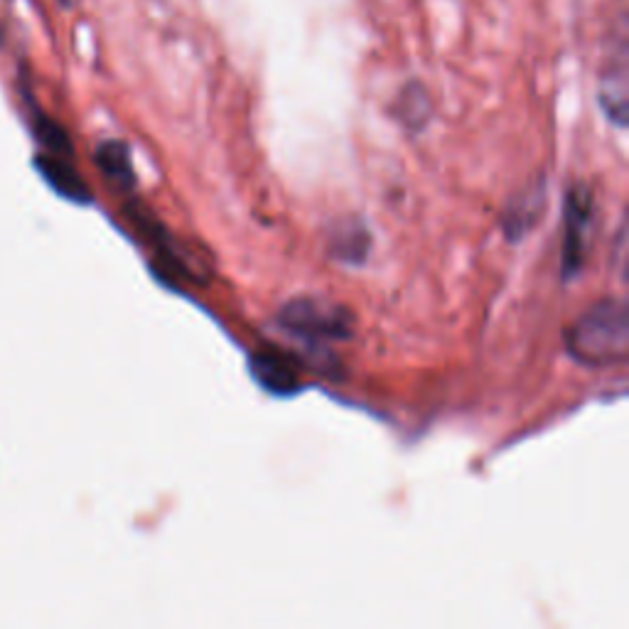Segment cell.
Listing matches in <instances>:
<instances>
[{
  "label": "cell",
  "instance_id": "cell-1",
  "mask_svg": "<svg viewBox=\"0 0 629 629\" xmlns=\"http://www.w3.org/2000/svg\"><path fill=\"white\" fill-rule=\"evenodd\" d=\"M568 354L586 366H615L629 352V313L625 301H600L580 315L566 335Z\"/></svg>",
  "mask_w": 629,
  "mask_h": 629
},
{
  "label": "cell",
  "instance_id": "cell-2",
  "mask_svg": "<svg viewBox=\"0 0 629 629\" xmlns=\"http://www.w3.org/2000/svg\"><path fill=\"white\" fill-rule=\"evenodd\" d=\"M278 327L286 330L291 337H298L311 344L335 342L347 340L352 335V315L335 303L317 298H295L281 307Z\"/></svg>",
  "mask_w": 629,
  "mask_h": 629
},
{
  "label": "cell",
  "instance_id": "cell-3",
  "mask_svg": "<svg viewBox=\"0 0 629 629\" xmlns=\"http://www.w3.org/2000/svg\"><path fill=\"white\" fill-rule=\"evenodd\" d=\"M592 227V195L586 185H576L566 195V239H563V278H576L583 268Z\"/></svg>",
  "mask_w": 629,
  "mask_h": 629
},
{
  "label": "cell",
  "instance_id": "cell-4",
  "mask_svg": "<svg viewBox=\"0 0 629 629\" xmlns=\"http://www.w3.org/2000/svg\"><path fill=\"white\" fill-rule=\"evenodd\" d=\"M598 101L605 116H608V121H612L617 128L627 126V50H620L617 62L605 67L600 77Z\"/></svg>",
  "mask_w": 629,
  "mask_h": 629
},
{
  "label": "cell",
  "instance_id": "cell-5",
  "mask_svg": "<svg viewBox=\"0 0 629 629\" xmlns=\"http://www.w3.org/2000/svg\"><path fill=\"white\" fill-rule=\"evenodd\" d=\"M252 370L256 382L273 391V394H291V391L298 386V374H295L293 366L283 357H278V354H254Z\"/></svg>",
  "mask_w": 629,
  "mask_h": 629
},
{
  "label": "cell",
  "instance_id": "cell-6",
  "mask_svg": "<svg viewBox=\"0 0 629 629\" xmlns=\"http://www.w3.org/2000/svg\"><path fill=\"white\" fill-rule=\"evenodd\" d=\"M370 232H366L360 222H347L332 232L330 236V252L332 258L342 261V264L357 266L370 254Z\"/></svg>",
  "mask_w": 629,
  "mask_h": 629
},
{
  "label": "cell",
  "instance_id": "cell-7",
  "mask_svg": "<svg viewBox=\"0 0 629 629\" xmlns=\"http://www.w3.org/2000/svg\"><path fill=\"white\" fill-rule=\"evenodd\" d=\"M543 183H539L533 189H529L527 195L517 197L512 205H509V212L504 215V229L509 234V239H521L533 224L541 219L543 212Z\"/></svg>",
  "mask_w": 629,
  "mask_h": 629
},
{
  "label": "cell",
  "instance_id": "cell-8",
  "mask_svg": "<svg viewBox=\"0 0 629 629\" xmlns=\"http://www.w3.org/2000/svg\"><path fill=\"white\" fill-rule=\"evenodd\" d=\"M431 114L433 104L425 87H421L419 81H411L409 87H403L396 99V118L403 126L413 130V134H419V130L429 126Z\"/></svg>",
  "mask_w": 629,
  "mask_h": 629
},
{
  "label": "cell",
  "instance_id": "cell-9",
  "mask_svg": "<svg viewBox=\"0 0 629 629\" xmlns=\"http://www.w3.org/2000/svg\"><path fill=\"white\" fill-rule=\"evenodd\" d=\"M97 165L101 168V173L106 175V180H111L118 189H128L136 187V177H134V168H130V156L128 148L118 140H109V144H101L97 150Z\"/></svg>",
  "mask_w": 629,
  "mask_h": 629
},
{
  "label": "cell",
  "instance_id": "cell-10",
  "mask_svg": "<svg viewBox=\"0 0 629 629\" xmlns=\"http://www.w3.org/2000/svg\"><path fill=\"white\" fill-rule=\"evenodd\" d=\"M40 168L47 177V183H52L57 193H62L65 197L79 199V202L89 199V189H87L85 183L79 180V175L75 173L72 165L65 163L62 158H57L55 153H52V156H42Z\"/></svg>",
  "mask_w": 629,
  "mask_h": 629
}]
</instances>
